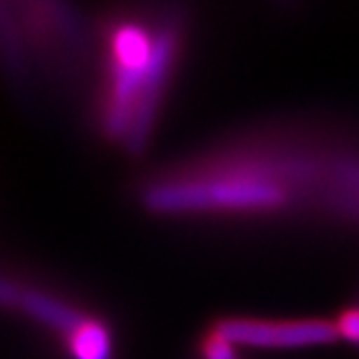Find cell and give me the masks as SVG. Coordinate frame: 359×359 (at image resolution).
<instances>
[{
	"label": "cell",
	"instance_id": "cell-6",
	"mask_svg": "<svg viewBox=\"0 0 359 359\" xmlns=\"http://www.w3.org/2000/svg\"><path fill=\"white\" fill-rule=\"evenodd\" d=\"M194 359H244L242 347L231 344L212 323H205L202 334L194 341Z\"/></svg>",
	"mask_w": 359,
	"mask_h": 359
},
{
	"label": "cell",
	"instance_id": "cell-4",
	"mask_svg": "<svg viewBox=\"0 0 359 359\" xmlns=\"http://www.w3.org/2000/svg\"><path fill=\"white\" fill-rule=\"evenodd\" d=\"M14 16H4L6 50L18 70L25 66H65L86 48V26L65 4H14Z\"/></svg>",
	"mask_w": 359,
	"mask_h": 359
},
{
	"label": "cell",
	"instance_id": "cell-2",
	"mask_svg": "<svg viewBox=\"0 0 359 359\" xmlns=\"http://www.w3.org/2000/svg\"><path fill=\"white\" fill-rule=\"evenodd\" d=\"M190 18L180 6H118L94 20L98 136L126 156L150 146L186 48Z\"/></svg>",
	"mask_w": 359,
	"mask_h": 359
},
{
	"label": "cell",
	"instance_id": "cell-5",
	"mask_svg": "<svg viewBox=\"0 0 359 359\" xmlns=\"http://www.w3.org/2000/svg\"><path fill=\"white\" fill-rule=\"evenodd\" d=\"M210 323L242 349L252 347L268 351H292L332 346L339 339L335 323L325 318L222 316Z\"/></svg>",
	"mask_w": 359,
	"mask_h": 359
},
{
	"label": "cell",
	"instance_id": "cell-3",
	"mask_svg": "<svg viewBox=\"0 0 359 359\" xmlns=\"http://www.w3.org/2000/svg\"><path fill=\"white\" fill-rule=\"evenodd\" d=\"M2 304L50 334L62 359H118L112 321L65 292L4 273Z\"/></svg>",
	"mask_w": 359,
	"mask_h": 359
},
{
	"label": "cell",
	"instance_id": "cell-1",
	"mask_svg": "<svg viewBox=\"0 0 359 359\" xmlns=\"http://www.w3.org/2000/svg\"><path fill=\"white\" fill-rule=\"evenodd\" d=\"M132 196L158 219L316 222L359 233V138L302 124L233 132L144 172Z\"/></svg>",
	"mask_w": 359,
	"mask_h": 359
},
{
	"label": "cell",
	"instance_id": "cell-7",
	"mask_svg": "<svg viewBox=\"0 0 359 359\" xmlns=\"http://www.w3.org/2000/svg\"><path fill=\"white\" fill-rule=\"evenodd\" d=\"M334 323L337 337L359 349V299H353L347 306L337 309Z\"/></svg>",
	"mask_w": 359,
	"mask_h": 359
}]
</instances>
